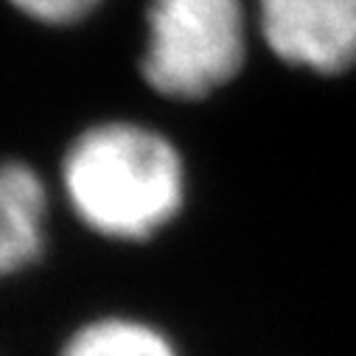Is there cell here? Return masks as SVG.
<instances>
[{
  "label": "cell",
  "mask_w": 356,
  "mask_h": 356,
  "mask_svg": "<svg viewBox=\"0 0 356 356\" xmlns=\"http://www.w3.org/2000/svg\"><path fill=\"white\" fill-rule=\"evenodd\" d=\"M59 186L76 219L110 241H146L186 205V163L152 127L102 121L62 154Z\"/></svg>",
  "instance_id": "cell-1"
},
{
  "label": "cell",
  "mask_w": 356,
  "mask_h": 356,
  "mask_svg": "<svg viewBox=\"0 0 356 356\" xmlns=\"http://www.w3.org/2000/svg\"><path fill=\"white\" fill-rule=\"evenodd\" d=\"M247 20L241 0H152L140 70L168 99H205L244 65Z\"/></svg>",
  "instance_id": "cell-2"
},
{
  "label": "cell",
  "mask_w": 356,
  "mask_h": 356,
  "mask_svg": "<svg viewBox=\"0 0 356 356\" xmlns=\"http://www.w3.org/2000/svg\"><path fill=\"white\" fill-rule=\"evenodd\" d=\"M258 26L275 56L314 73L356 65V0H258Z\"/></svg>",
  "instance_id": "cell-3"
},
{
  "label": "cell",
  "mask_w": 356,
  "mask_h": 356,
  "mask_svg": "<svg viewBox=\"0 0 356 356\" xmlns=\"http://www.w3.org/2000/svg\"><path fill=\"white\" fill-rule=\"evenodd\" d=\"M51 191L26 160L0 157V284L31 270L48 247Z\"/></svg>",
  "instance_id": "cell-4"
},
{
  "label": "cell",
  "mask_w": 356,
  "mask_h": 356,
  "mask_svg": "<svg viewBox=\"0 0 356 356\" xmlns=\"http://www.w3.org/2000/svg\"><path fill=\"white\" fill-rule=\"evenodd\" d=\"M59 356H180V350L160 328L143 320L107 314L73 328Z\"/></svg>",
  "instance_id": "cell-5"
},
{
  "label": "cell",
  "mask_w": 356,
  "mask_h": 356,
  "mask_svg": "<svg viewBox=\"0 0 356 356\" xmlns=\"http://www.w3.org/2000/svg\"><path fill=\"white\" fill-rule=\"evenodd\" d=\"M23 17L42 26H73L90 17L102 0H6Z\"/></svg>",
  "instance_id": "cell-6"
}]
</instances>
